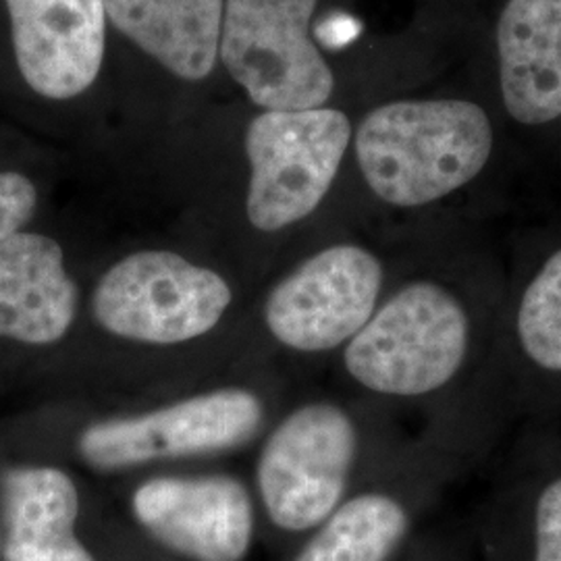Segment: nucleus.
<instances>
[{"label": "nucleus", "mask_w": 561, "mask_h": 561, "mask_svg": "<svg viewBox=\"0 0 561 561\" xmlns=\"http://www.w3.org/2000/svg\"><path fill=\"white\" fill-rule=\"evenodd\" d=\"M231 304L221 275L167 250H144L111 266L94 291V314L123 340L173 345L213 331Z\"/></svg>", "instance_id": "nucleus-6"}, {"label": "nucleus", "mask_w": 561, "mask_h": 561, "mask_svg": "<svg viewBox=\"0 0 561 561\" xmlns=\"http://www.w3.org/2000/svg\"><path fill=\"white\" fill-rule=\"evenodd\" d=\"M125 38L185 81L206 80L219 59L225 0H102Z\"/></svg>", "instance_id": "nucleus-14"}, {"label": "nucleus", "mask_w": 561, "mask_h": 561, "mask_svg": "<svg viewBox=\"0 0 561 561\" xmlns=\"http://www.w3.org/2000/svg\"><path fill=\"white\" fill-rule=\"evenodd\" d=\"M337 108L264 111L250 121L248 219L264 233L308 219L329 196L352 141Z\"/></svg>", "instance_id": "nucleus-4"}, {"label": "nucleus", "mask_w": 561, "mask_h": 561, "mask_svg": "<svg viewBox=\"0 0 561 561\" xmlns=\"http://www.w3.org/2000/svg\"><path fill=\"white\" fill-rule=\"evenodd\" d=\"M134 514L157 541L196 561H241L254 533L245 486L222 474L144 482Z\"/></svg>", "instance_id": "nucleus-10"}, {"label": "nucleus", "mask_w": 561, "mask_h": 561, "mask_svg": "<svg viewBox=\"0 0 561 561\" xmlns=\"http://www.w3.org/2000/svg\"><path fill=\"white\" fill-rule=\"evenodd\" d=\"M354 150L362 178L379 201L419 210L479 181L493 157L495 131L474 102L396 101L364 117Z\"/></svg>", "instance_id": "nucleus-2"}, {"label": "nucleus", "mask_w": 561, "mask_h": 561, "mask_svg": "<svg viewBox=\"0 0 561 561\" xmlns=\"http://www.w3.org/2000/svg\"><path fill=\"white\" fill-rule=\"evenodd\" d=\"M495 514L518 561H561V437L533 433L503 466Z\"/></svg>", "instance_id": "nucleus-15"}, {"label": "nucleus", "mask_w": 561, "mask_h": 561, "mask_svg": "<svg viewBox=\"0 0 561 561\" xmlns=\"http://www.w3.org/2000/svg\"><path fill=\"white\" fill-rule=\"evenodd\" d=\"M385 285V264L373 250L327 245L275 285L264 308L266 327L294 352L343 350L379 308Z\"/></svg>", "instance_id": "nucleus-7"}, {"label": "nucleus", "mask_w": 561, "mask_h": 561, "mask_svg": "<svg viewBox=\"0 0 561 561\" xmlns=\"http://www.w3.org/2000/svg\"><path fill=\"white\" fill-rule=\"evenodd\" d=\"M503 104L520 125L561 117V0H507L497 21Z\"/></svg>", "instance_id": "nucleus-12"}, {"label": "nucleus", "mask_w": 561, "mask_h": 561, "mask_svg": "<svg viewBox=\"0 0 561 561\" xmlns=\"http://www.w3.org/2000/svg\"><path fill=\"white\" fill-rule=\"evenodd\" d=\"M319 0H225L219 57L264 111L321 108L335 76L310 38Z\"/></svg>", "instance_id": "nucleus-5"}, {"label": "nucleus", "mask_w": 561, "mask_h": 561, "mask_svg": "<svg viewBox=\"0 0 561 561\" xmlns=\"http://www.w3.org/2000/svg\"><path fill=\"white\" fill-rule=\"evenodd\" d=\"M262 403L243 389H221L134 419L99 422L80 437V454L102 470L225 451L261 428Z\"/></svg>", "instance_id": "nucleus-8"}, {"label": "nucleus", "mask_w": 561, "mask_h": 561, "mask_svg": "<svg viewBox=\"0 0 561 561\" xmlns=\"http://www.w3.org/2000/svg\"><path fill=\"white\" fill-rule=\"evenodd\" d=\"M78 489L57 468H20L4 479L7 561H94L76 537Z\"/></svg>", "instance_id": "nucleus-16"}, {"label": "nucleus", "mask_w": 561, "mask_h": 561, "mask_svg": "<svg viewBox=\"0 0 561 561\" xmlns=\"http://www.w3.org/2000/svg\"><path fill=\"white\" fill-rule=\"evenodd\" d=\"M76 308L78 287L57 241L23 231L0 241V337L55 343L69 331Z\"/></svg>", "instance_id": "nucleus-13"}, {"label": "nucleus", "mask_w": 561, "mask_h": 561, "mask_svg": "<svg viewBox=\"0 0 561 561\" xmlns=\"http://www.w3.org/2000/svg\"><path fill=\"white\" fill-rule=\"evenodd\" d=\"M38 204L36 185L21 173H0V241L20 233Z\"/></svg>", "instance_id": "nucleus-18"}, {"label": "nucleus", "mask_w": 561, "mask_h": 561, "mask_svg": "<svg viewBox=\"0 0 561 561\" xmlns=\"http://www.w3.org/2000/svg\"><path fill=\"white\" fill-rule=\"evenodd\" d=\"M412 526V503L373 489L341 503L296 561H387Z\"/></svg>", "instance_id": "nucleus-17"}, {"label": "nucleus", "mask_w": 561, "mask_h": 561, "mask_svg": "<svg viewBox=\"0 0 561 561\" xmlns=\"http://www.w3.org/2000/svg\"><path fill=\"white\" fill-rule=\"evenodd\" d=\"M505 279L481 262H439L398 283L341 362L360 389L419 403L428 426L502 433Z\"/></svg>", "instance_id": "nucleus-1"}, {"label": "nucleus", "mask_w": 561, "mask_h": 561, "mask_svg": "<svg viewBox=\"0 0 561 561\" xmlns=\"http://www.w3.org/2000/svg\"><path fill=\"white\" fill-rule=\"evenodd\" d=\"M502 389L510 421L561 414V243L505 279Z\"/></svg>", "instance_id": "nucleus-9"}, {"label": "nucleus", "mask_w": 561, "mask_h": 561, "mask_svg": "<svg viewBox=\"0 0 561 561\" xmlns=\"http://www.w3.org/2000/svg\"><path fill=\"white\" fill-rule=\"evenodd\" d=\"M15 59L44 99L83 94L101 73L106 11L102 0H4Z\"/></svg>", "instance_id": "nucleus-11"}, {"label": "nucleus", "mask_w": 561, "mask_h": 561, "mask_svg": "<svg viewBox=\"0 0 561 561\" xmlns=\"http://www.w3.org/2000/svg\"><path fill=\"white\" fill-rule=\"evenodd\" d=\"M364 451L358 419L337 401H308L262 447L259 486L283 530L319 528L345 502Z\"/></svg>", "instance_id": "nucleus-3"}]
</instances>
